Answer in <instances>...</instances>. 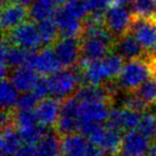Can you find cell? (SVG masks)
<instances>
[{
  "label": "cell",
  "instance_id": "obj_29",
  "mask_svg": "<svg viewBox=\"0 0 156 156\" xmlns=\"http://www.w3.org/2000/svg\"><path fill=\"white\" fill-rule=\"evenodd\" d=\"M32 92L40 100L50 98V85L49 80H48V76H40Z\"/></svg>",
  "mask_w": 156,
  "mask_h": 156
},
{
  "label": "cell",
  "instance_id": "obj_4",
  "mask_svg": "<svg viewBox=\"0 0 156 156\" xmlns=\"http://www.w3.org/2000/svg\"><path fill=\"white\" fill-rule=\"evenodd\" d=\"M2 37H7L12 45L22 47L26 50L40 49L43 45L37 26L30 20L9 32H3Z\"/></svg>",
  "mask_w": 156,
  "mask_h": 156
},
{
  "label": "cell",
  "instance_id": "obj_6",
  "mask_svg": "<svg viewBox=\"0 0 156 156\" xmlns=\"http://www.w3.org/2000/svg\"><path fill=\"white\" fill-rule=\"evenodd\" d=\"M52 48L61 69H72L80 62V40L78 37H60Z\"/></svg>",
  "mask_w": 156,
  "mask_h": 156
},
{
  "label": "cell",
  "instance_id": "obj_36",
  "mask_svg": "<svg viewBox=\"0 0 156 156\" xmlns=\"http://www.w3.org/2000/svg\"><path fill=\"white\" fill-rule=\"evenodd\" d=\"M57 1V3H58V5H61V7H62V5H64L65 3H67L69 1V0H56Z\"/></svg>",
  "mask_w": 156,
  "mask_h": 156
},
{
  "label": "cell",
  "instance_id": "obj_17",
  "mask_svg": "<svg viewBox=\"0 0 156 156\" xmlns=\"http://www.w3.org/2000/svg\"><path fill=\"white\" fill-rule=\"evenodd\" d=\"M24 144L15 124L1 128V156H14Z\"/></svg>",
  "mask_w": 156,
  "mask_h": 156
},
{
  "label": "cell",
  "instance_id": "obj_19",
  "mask_svg": "<svg viewBox=\"0 0 156 156\" xmlns=\"http://www.w3.org/2000/svg\"><path fill=\"white\" fill-rule=\"evenodd\" d=\"M58 10L56 0H33L29 8L30 20L40 23L44 20L54 17Z\"/></svg>",
  "mask_w": 156,
  "mask_h": 156
},
{
  "label": "cell",
  "instance_id": "obj_27",
  "mask_svg": "<svg viewBox=\"0 0 156 156\" xmlns=\"http://www.w3.org/2000/svg\"><path fill=\"white\" fill-rule=\"evenodd\" d=\"M66 12H69L75 18L83 20L88 14V8L85 0H69V2L62 5Z\"/></svg>",
  "mask_w": 156,
  "mask_h": 156
},
{
  "label": "cell",
  "instance_id": "obj_20",
  "mask_svg": "<svg viewBox=\"0 0 156 156\" xmlns=\"http://www.w3.org/2000/svg\"><path fill=\"white\" fill-rule=\"evenodd\" d=\"M40 35H41L43 47H52L56 42L61 37L58 25L54 17L47 18L37 23Z\"/></svg>",
  "mask_w": 156,
  "mask_h": 156
},
{
  "label": "cell",
  "instance_id": "obj_38",
  "mask_svg": "<svg viewBox=\"0 0 156 156\" xmlns=\"http://www.w3.org/2000/svg\"><path fill=\"white\" fill-rule=\"evenodd\" d=\"M154 119H155V127H156V112L154 113Z\"/></svg>",
  "mask_w": 156,
  "mask_h": 156
},
{
  "label": "cell",
  "instance_id": "obj_13",
  "mask_svg": "<svg viewBox=\"0 0 156 156\" xmlns=\"http://www.w3.org/2000/svg\"><path fill=\"white\" fill-rule=\"evenodd\" d=\"M61 102L62 101L55 98H46L40 101L34 112L42 125L47 128H54L56 126L60 115Z\"/></svg>",
  "mask_w": 156,
  "mask_h": 156
},
{
  "label": "cell",
  "instance_id": "obj_5",
  "mask_svg": "<svg viewBox=\"0 0 156 156\" xmlns=\"http://www.w3.org/2000/svg\"><path fill=\"white\" fill-rule=\"evenodd\" d=\"M26 65L33 69L41 76H49L61 69V65L52 47L29 50Z\"/></svg>",
  "mask_w": 156,
  "mask_h": 156
},
{
  "label": "cell",
  "instance_id": "obj_25",
  "mask_svg": "<svg viewBox=\"0 0 156 156\" xmlns=\"http://www.w3.org/2000/svg\"><path fill=\"white\" fill-rule=\"evenodd\" d=\"M124 93H125V95H124L123 100L121 102V107L137 111L139 113L147 112V110L149 109L150 106L144 101H142L135 93H126V92H124Z\"/></svg>",
  "mask_w": 156,
  "mask_h": 156
},
{
  "label": "cell",
  "instance_id": "obj_32",
  "mask_svg": "<svg viewBox=\"0 0 156 156\" xmlns=\"http://www.w3.org/2000/svg\"><path fill=\"white\" fill-rule=\"evenodd\" d=\"M33 2V0H1V7L7 5H22L25 7H29L31 3Z\"/></svg>",
  "mask_w": 156,
  "mask_h": 156
},
{
  "label": "cell",
  "instance_id": "obj_23",
  "mask_svg": "<svg viewBox=\"0 0 156 156\" xmlns=\"http://www.w3.org/2000/svg\"><path fill=\"white\" fill-rule=\"evenodd\" d=\"M103 62H104L111 79H117L118 76L120 75V73L123 69L126 61L120 55L115 54V51H111L110 54H108L103 59Z\"/></svg>",
  "mask_w": 156,
  "mask_h": 156
},
{
  "label": "cell",
  "instance_id": "obj_35",
  "mask_svg": "<svg viewBox=\"0 0 156 156\" xmlns=\"http://www.w3.org/2000/svg\"><path fill=\"white\" fill-rule=\"evenodd\" d=\"M150 69H151V73L153 78L156 79V60H149Z\"/></svg>",
  "mask_w": 156,
  "mask_h": 156
},
{
  "label": "cell",
  "instance_id": "obj_33",
  "mask_svg": "<svg viewBox=\"0 0 156 156\" xmlns=\"http://www.w3.org/2000/svg\"><path fill=\"white\" fill-rule=\"evenodd\" d=\"M145 156H156V137L150 140V144L145 152Z\"/></svg>",
  "mask_w": 156,
  "mask_h": 156
},
{
  "label": "cell",
  "instance_id": "obj_21",
  "mask_svg": "<svg viewBox=\"0 0 156 156\" xmlns=\"http://www.w3.org/2000/svg\"><path fill=\"white\" fill-rule=\"evenodd\" d=\"M18 98V91L15 89L11 81L5 78L1 83V104H2V109H11L15 108L16 103Z\"/></svg>",
  "mask_w": 156,
  "mask_h": 156
},
{
  "label": "cell",
  "instance_id": "obj_39",
  "mask_svg": "<svg viewBox=\"0 0 156 156\" xmlns=\"http://www.w3.org/2000/svg\"><path fill=\"white\" fill-rule=\"evenodd\" d=\"M155 3H156V0H155Z\"/></svg>",
  "mask_w": 156,
  "mask_h": 156
},
{
  "label": "cell",
  "instance_id": "obj_14",
  "mask_svg": "<svg viewBox=\"0 0 156 156\" xmlns=\"http://www.w3.org/2000/svg\"><path fill=\"white\" fill-rule=\"evenodd\" d=\"M39 78V74L26 64L11 71L8 76L15 89L23 94L32 91Z\"/></svg>",
  "mask_w": 156,
  "mask_h": 156
},
{
  "label": "cell",
  "instance_id": "obj_12",
  "mask_svg": "<svg viewBox=\"0 0 156 156\" xmlns=\"http://www.w3.org/2000/svg\"><path fill=\"white\" fill-rule=\"evenodd\" d=\"M54 18L58 25L61 37H79L83 32V22L72 16L63 7H59Z\"/></svg>",
  "mask_w": 156,
  "mask_h": 156
},
{
  "label": "cell",
  "instance_id": "obj_7",
  "mask_svg": "<svg viewBox=\"0 0 156 156\" xmlns=\"http://www.w3.org/2000/svg\"><path fill=\"white\" fill-rule=\"evenodd\" d=\"M133 13L126 7H109L105 14V26L115 39L129 32Z\"/></svg>",
  "mask_w": 156,
  "mask_h": 156
},
{
  "label": "cell",
  "instance_id": "obj_40",
  "mask_svg": "<svg viewBox=\"0 0 156 156\" xmlns=\"http://www.w3.org/2000/svg\"><path fill=\"white\" fill-rule=\"evenodd\" d=\"M107 156H110V155H107Z\"/></svg>",
  "mask_w": 156,
  "mask_h": 156
},
{
  "label": "cell",
  "instance_id": "obj_8",
  "mask_svg": "<svg viewBox=\"0 0 156 156\" xmlns=\"http://www.w3.org/2000/svg\"><path fill=\"white\" fill-rule=\"evenodd\" d=\"M113 105L107 102L80 103L79 107V123L106 124Z\"/></svg>",
  "mask_w": 156,
  "mask_h": 156
},
{
  "label": "cell",
  "instance_id": "obj_10",
  "mask_svg": "<svg viewBox=\"0 0 156 156\" xmlns=\"http://www.w3.org/2000/svg\"><path fill=\"white\" fill-rule=\"evenodd\" d=\"M112 51L120 55L126 62L137 59L147 58V50L142 47V45L130 31L117 40Z\"/></svg>",
  "mask_w": 156,
  "mask_h": 156
},
{
  "label": "cell",
  "instance_id": "obj_9",
  "mask_svg": "<svg viewBox=\"0 0 156 156\" xmlns=\"http://www.w3.org/2000/svg\"><path fill=\"white\" fill-rule=\"evenodd\" d=\"M141 118H142V113L120 107V108L112 109L110 117H109L106 124L110 127L119 129L125 134V133L138 128Z\"/></svg>",
  "mask_w": 156,
  "mask_h": 156
},
{
  "label": "cell",
  "instance_id": "obj_3",
  "mask_svg": "<svg viewBox=\"0 0 156 156\" xmlns=\"http://www.w3.org/2000/svg\"><path fill=\"white\" fill-rule=\"evenodd\" d=\"M79 107L80 102L76 95H72L64 98L61 102L60 115L54 127L55 132L60 137L78 133L79 124Z\"/></svg>",
  "mask_w": 156,
  "mask_h": 156
},
{
  "label": "cell",
  "instance_id": "obj_28",
  "mask_svg": "<svg viewBox=\"0 0 156 156\" xmlns=\"http://www.w3.org/2000/svg\"><path fill=\"white\" fill-rule=\"evenodd\" d=\"M40 98L33 93L32 91L28 93H24L22 96H20L17 103H16V110L17 111H30L34 110L40 102Z\"/></svg>",
  "mask_w": 156,
  "mask_h": 156
},
{
  "label": "cell",
  "instance_id": "obj_22",
  "mask_svg": "<svg viewBox=\"0 0 156 156\" xmlns=\"http://www.w3.org/2000/svg\"><path fill=\"white\" fill-rule=\"evenodd\" d=\"M137 96L144 101L149 106L156 104V79L155 78H150L149 80L143 83L135 92Z\"/></svg>",
  "mask_w": 156,
  "mask_h": 156
},
{
  "label": "cell",
  "instance_id": "obj_31",
  "mask_svg": "<svg viewBox=\"0 0 156 156\" xmlns=\"http://www.w3.org/2000/svg\"><path fill=\"white\" fill-rule=\"evenodd\" d=\"M14 156H35V145L24 143Z\"/></svg>",
  "mask_w": 156,
  "mask_h": 156
},
{
  "label": "cell",
  "instance_id": "obj_24",
  "mask_svg": "<svg viewBox=\"0 0 156 156\" xmlns=\"http://www.w3.org/2000/svg\"><path fill=\"white\" fill-rule=\"evenodd\" d=\"M132 13L142 17H152L156 15L155 0H134Z\"/></svg>",
  "mask_w": 156,
  "mask_h": 156
},
{
  "label": "cell",
  "instance_id": "obj_34",
  "mask_svg": "<svg viewBox=\"0 0 156 156\" xmlns=\"http://www.w3.org/2000/svg\"><path fill=\"white\" fill-rule=\"evenodd\" d=\"M147 55L149 60H156V42L149 50H147Z\"/></svg>",
  "mask_w": 156,
  "mask_h": 156
},
{
  "label": "cell",
  "instance_id": "obj_11",
  "mask_svg": "<svg viewBox=\"0 0 156 156\" xmlns=\"http://www.w3.org/2000/svg\"><path fill=\"white\" fill-rule=\"evenodd\" d=\"M30 20L29 8L22 5H7L1 11V28L3 32H9L12 29Z\"/></svg>",
  "mask_w": 156,
  "mask_h": 156
},
{
  "label": "cell",
  "instance_id": "obj_30",
  "mask_svg": "<svg viewBox=\"0 0 156 156\" xmlns=\"http://www.w3.org/2000/svg\"><path fill=\"white\" fill-rule=\"evenodd\" d=\"M89 12L106 11L107 7H110L111 0H85Z\"/></svg>",
  "mask_w": 156,
  "mask_h": 156
},
{
  "label": "cell",
  "instance_id": "obj_16",
  "mask_svg": "<svg viewBox=\"0 0 156 156\" xmlns=\"http://www.w3.org/2000/svg\"><path fill=\"white\" fill-rule=\"evenodd\" d=\"M147 137L141 134L139 130H130L124 134L123 144H122V156L126 155H137L147 152L150 144Z\"/></svg>",
  "mask_w": 156,
  "mask_h": 156
},
{
  "label": "cell",
  "instance_id": "obj_18",
  "mask_svg": "<svg viewBox=\"0 0 156 156\" xmlns=\"http://www.w3.org/2000/svg\"><path fill=\"white\" fill-rule=\"evenodd\" d=\"M35 156H63L61 147V137L49 130L35 145Z\"/></svg>",
  "mask_w": 156,
  "mask_h": 156
},
{
  "label": "cell",
  "instance_id": "obj_2",
  "mask_svg": "<svg viewBox=\"0 0 156 156\" xmlns=\"http://www.w3.org/2000/svg\"><path fill=\"white\" fill-rule=\"evenodd\" d=\"M152 76L149 58L127 61L117 78L120 90L126 93L135 92Z\"/></svg>",
  "mask_w": 156,
  "mask_h": 156
},
{
  "label": "cell",
  "instance_id": "obj_1",
  "mask_svg": "<svg viewBox=\"0 0 156 156\" xmlns=\"http://www.w3.org/2000/svg\"><path fill=\"white\" fill-rule=\"evenodd\" d=\"M50 85V98L63 101L75 95L81 87V73L79 64L72 69H61L48 76Z\"/></svg>",
  "mask_w": 156,
  "mask_h": 156
},
{
  "label": "cell",
  "instance_id": "obj_15",
  "mask_svg": "<svg viewBox=\"0 0 156 156\" xmlns=\"http://www.w3.org/2000/svg\"><path fill=\"white\" fill-rule=\"evenodd\" d=\"M63 156H89L90 141L80 133L61 137Z\"/></svg>",
  "mask_w": 156,
  "mask_h": 156
},
{
  "label": "cell",
  "instance_id": "obj_37",
  "mask_svg": "<svg viewBox=\"0 0 156 156\" xmlns=\"http://www.w3.org/2000/svg\"><path fill=\"white\" fill-rule=\"evenodd\" d=\"M126 156H145L143 154H137V155H126Z\"/></svg>",
  "mask_w": 156,
  "mask_h": 156
},
{
  "label": "cell",
  "instance_id": "obj_26",
  "mask_svg": "<svg viewBox=\"0 0 156 156\" xmlns=\"http://www.w3.org/2000/svg\"><path fill=\"white\" fill-rule=\"evenodd\" d=\"M137 130H139L141 134H143L149 139L155 138L156 137V127H155L154 113H150V112L143 113Z\"/></svg>",
  "mask_w": 156,
  "mask_h": 156
}]
</instances>
